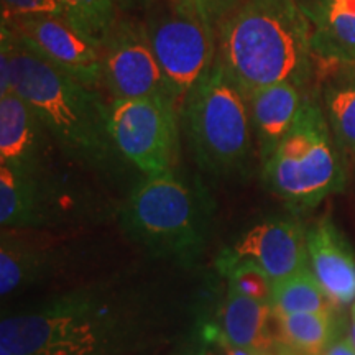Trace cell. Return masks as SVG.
<instances>
[{"instance_id": "2e32d148", "label": "cell", "mask_w": 355, "mask_h": 355, "mask_svg": "<svg viewBox=\"0 0 355 355\" xmlns=\"http://www.w3.org/2000/svg\"><path fill=\"white\" fill-rule=\"evenodd\" d=\"M301 7L311 24L314 60L355 64V0H313Z\"/></svg>"}, {"instance_id": "d4e9b609", "label": "cell", "mask_w": 355, "mask_h": 355, "mask_svg": "<svg viewBox=\"0 0 355 355\" xmlns=\"http://www.w3.org/2000/svg\"><path fill=\"white\" fill-rule=\"evenodd\" d=\"M216 30L239 0H183Z\"/></svg>"}, {"instance_id": "3957f363", "label": "cell", "mask_w": 355, "mask_h": 355, "mask_svg": "<svg viewBox=\"0 0 355 355\" xmlns=\"http://www.w3.org/2000/svg\"><path fill=\"white\" fill-rule=\"evenodd\" d=\"M216 60L243 97L278 83L308 81L311 24L296 0H239L217 26Z\"/></svg>"}, {"instance_id": "277c9868", "label": "cell", "mask_w": 355, "mask_h": 355, "mask_svg": "<svg viewBox=\"0 0 355 355\" xmlns=\"http://www.w3.org/2000/svg\"><path fill=\"white\" fill-rule=\"evenodd\" d=\"M212 214L207 189L170 170L144 176L119 209V224L150 255L191 266L209 239Z\"/></svg>"}, {"instance_id": "4fadbf2b", "label": "cell", "mask_w": 355, "mask_h": 355, "mask_svg": "<svg viewBox=\"0 0 355 355\" xmlns=\"http://www.w3.org/2000/svg\"><path fill=\"white\" fill-rule=\"evenodd\" d=\"M51 144L28 102L15 92L0 96V165L24 173L48 171Z\"/></svg>"}, {"instance_id": "5bb4252c", "label": "cell", "mask_w": 355, "mask_h": 355, "mask_svg": "<svg viewBox=\"0 0 355 355\" xmlns=\"http://www.w3.org/2000/svg\"><path fill=\"white\" fill-rule=\"evenodd\" d=\"M308 265L337 306L355 301V254L329 216L306 230Z\"/></svg>"}, {"instance_id": "83f0119b", "label": "cell", "mask_w": 355, "mask_h": 355, "mask_svg": "<svg viewBox=\"0 0 355 355\" xmlns=\"http://www.w3.org/2000/svg\"><path fill=\"white\" fill-rule=\"evenodd\" d=\"M321 355H355V344L350 339V336L337 337Z\"/></svg>"}, {"instance_id": "7402d4cb", "label": "cell", "mask_w": 355, "mask_h": 355, "mask_svg": "<svg viewBox=\"0 0 355 355\" xmlns=\"http://www.w3.org/2000/svg\"><path fill=\"white\" fill-rule=\"evenodd\" d=\"M63 17L76 32L102 51L117 25L119 8L115 0H56Z\"/></svg>"}, {"instance_id": "6da1fadb", "label": "cell", "mask_w": 355, "mask_h": 355, "mask_svg": "<svg viewBox=\"0 0 355 355\" xmlns=\"http://www.w3.org/2000/svg\"><path fill=\"white\" fill-rule=\"evenodd\" d=\"M152 311L114 285L74 290L0 321V355H122L140 347Z\"/></svg>"}, {"instance_id": "30bf717a", "label": "cell", "mask_w": 355, "mask_h": 355, "mask_svg": "<svg viewBox=\"0 0 355 355\" xmlns=\"http://www.w3.org/2000/svg\"><path fill=\"white\" fill-rule=\"evenodd\" d=\"M102 86L114 101L170 94L144 24L119 19L102 48Z\"/></svg>"}, {"instance_id": "4316f807", "label": "cell", "mask_w": 355, "mask_h": 355, "mask_svg": "<svg viewBox=\"0 0 355 355\" xmlns=\"http://www.w3.org/2000/svg\"><path fill=\"white\" fill-rule=\"evenodd\" d=\"M211 343V337H207L206 332H204L202 336L191 337V340H188L184 345H181V347L171 355H207Z\"/></svg>"}, {"instance_id": "cb8c5ba5", "label": "cell", "mask_w": 355, "mask_h": 355, "mask_svg": "<svg viewBox=\"0 0 355 355\" xmlns=\"http://www.w3.org/2000/svg\"><path fill=\"white\" fill-rule=\"evenodd\" d=\"M0 6H2V21L37 15H50L64 20L63 10L56 0H0Z\"/></svg>"}, {"instance_id": "9a60e30c", "label": "cell", "mask_w": 355, "mask_h": 355, "mask_svg": "<svg viewBox=\"0 0 355 355\" xmlns=\"http://www.w3.org/2000/svg\"><path fill=\"white\" fill-rule=\"evenodd\" d=\"M63 248L21 237L20 230L2 229L0 242V295L38 285L63 265Z\"/></svg>"}, {"instance_id": "5b68a950", "label": "cell", "mask_w": 355, "mask_h": 355, "mask_svg": "<svg viewBox=\"0 0 355 355\" xmlns=\"http://www.w3.org/2000/svg\"><path fill=\"white\" fill-rule=\"evenodd\" d=\"M180 114L202 171L227 180L247 175L254 155L250 112L219 61L188 92Z\"/></svg>"}, {"instance_id": "8992f818", "label": "cell", "mask_w": 355, "mask_h": 355, "mask_svg": "<svg viewBox=\"0 0 355 355\" xmlns=\"http://www.w3.org/2000/svg\"><path fill=\"white\" fill-rule=\"evenodd\" d=\"M337 150L322 107L313 97H304L295 123L261 162L263 183L288 206L313 209L344 188Z\"/></svg>"}, {"instance_id": "e0dca14e", "label": "cell", "mask_w": 355, "mask_h": 355, "mask_svg": "<svg viewBox=\"0 0 355 355\" xmlns=\"http://www.w3.org/2000/svg\"><path fill=\"white\" fill-rule=\"evenodd\" d=\"M245 101L260 158L265 162L298 117L304 101L301 86L290 81L272 84L250 92Z\"/></svg>"}, {"instance_id": "f546056e", "label": "cell", "mask_w": 355, "mask_h": 355, "mask_svg": "<svg viewBox=\"0 0 355 355\" xmlns=\"http://www.w3.org/2000/svg\"><path fill=\"white\" fill-rule=\"evenodd\" d=\"M350 339L354 340V344H355V319H352V326H350Z\"/></svg>"}, {"instance_id": "484cf974", "label": "cell", "mask_w": 355, "mask_h": 355, "mask_svg": "<svg viewBox=\"0 0 355 355\" xmlns=\"http://www.w3.org/2000/svg\"><path fill=\"white\" fill-rule=\"evenodd\" d=\"M214 343L219 345L222 355H273L272 350H259V349H247V347H239L230 343V340L222 334L220 329L214 331V336L211 337Z\"/></svg>"}, {"instance_id": "d6986e66", "label": "cell", "mask_w": 355, "mask_h": 355, "mask_svg": "<svg viewBox=\"0 0 355 355\" xmlns=\"http://www.w3.org/2000/svg\"><path fill=\"white\" fill-rule=\"evenodd\" d=\"M332 76L324 86V114L345 157H355V64H327Z\"/></svg>"}, {"instance_id": "7a4b0ae2", "label": "cell", "mask_w": 355, "mask_h": 355, "mask_svg": "<svg viewBox=\"0 0 355 355\" xmlns=\"http://www.w3.org/2000/svg\"><path fill=\"white\" fill-rule=\"evenodd\" d=\"M0 50L10 60V92L30 104L58 148L97 175H115L125 159L109 130V110L96 89L44 63L0 28Z\"/></svg>"}, {"instance_id": "603a6c76", "label": "cell", "mask_w": 355, "mask_h": 355, "mask_svg": "<svg viewBox=\"0 0 355 355\" xmlns=\"http://www.w3.org/2000/svg\"><path fill=\"white\" fill-rule=\"evenodd\" d=\"M217 268L227 279V285L234 286L242 295L261 301V303L272 304L275 282L255 261L234 259L230 255L220 254L217 260Z\"/></svg>"}, {"instance_id": "ffe728a7", "label": "cell", "mask_w": 355, "mask_h": 355, "mask_svg": "<svg viewBox=\"0 0 355 355\" xmlns=\"http://www.w3.org/2000/svg\"><path fill=\"white\" fill-rule=\"evenodd\" d=\"M275 324L279 343L296 355H321L339 331L337 313H275Z\"/></svg>"}, {"instance_id": "ba28073f", "label": "cell", "mask_w": 355, "mask_h": 355, "mask_svg": "<svg viewBox=\"0 0 355 355\" xmlns=\"http://www.w3.org/2000/svg\"><path fill=\"white\" fill-rule=\"evenodd\" d=\"M180 107L170 94L112 101L109 130L119 153L144 176L175 170L180 158Z\"/></svg>"}, {"instance_id": "52a82bcc", "label": "cell", "mask_w": 355, "mask_h": 355, "mask_svg": "<svg viewBox=\"0 0 355 355\" xmlns=\"http://www.w3.org/2000/svg\"><path fill=\"white\" fill-rule=\"evenodd\" d=\"M146 10V35L181 112L188 92L216 63L217 33L183 0H153Z\"/></svg>"}, {"instance_id": "4dcf8cb0", "label": "cell", "mask_w": 355, "mask_h": 355, "mask_svg": "<svg viewBox=\"0 0 355 355\" xmlns=\"http://www.w3.org/2000/svg\"><path fill=\"white\" fill-rule=\"evenodd\" d=\"M350 318L355 319V301L352 303V308H350Z\"/></svg>"}, {"instance_id": "44dd1931", "label": "cell", "mask_w": 355, "mask_h": 355, "mask_svg": "<svg viewBox=\"0 0 355 355\" xmlns=\"http://www.w3.org/2000/svg\"><path fill=\"white\" fill-rule=\"evenodd\" d=\"M272 308L275 313H337V306L309 266L273 283Z\"/></svg>"}, {"instance_id": "ac0fdd59", "label": "cell", "mask_w": 355, "mask_h": 355, "mask_svg": "<svg viewBox=\"0 0 355 355\" xmlns=\"http://www.w3.org/2000/svg\"><path fill=\"white\" fill-rule=\"evenodd\" d=\"M273 321L272 304L248 298L227 285L220 332L230 343L239 347L272 350L275 337L270 331V324Z\"/></svg>"}, {"instance_id": "8fae6325", "label": "cell", "mask_w": 355, "mask_h": 355, "mask_svg": "<svg viewBox=\"0 0 355 355\" xmlns=\"http://www.w3.org/2000/svg\"><path fill=\"white\" fill-rule=\"evenodd\" d=\"M25 50L84 86H102V51L58 17H20L2 21Z\"/></svg>"}, {"instance_id": "7c38bea8", "label": "cell", "mask_w": 355, "mask_h": 355, "mask_svg": "<svg viewBox=\"0 0 355 355\" xmlns=\"http://www.w3.org/2000/svg\"><path fill=\"white\" fill-rule=\"evenodd\" d=\"M306 230L295 217H268L247 229L222 254L255 261L277 282L309 266Z\"/></svg>"}, {"instance_id": "9c48e42d", "label": "cell", "mask_w": 355, "mask_h": 355, "mask_svg": "<svg viewBox=\"0 0 355 355\" xmlns=\"http://www.w3.org/2000/svg\"><path fill=\"white\" fill-rule=\"evenodd\" d=\"M81 198L53 173H24L0 165L2 229L38 230L73 220Z\"/></svg>"}, {"instance_id": "f1b7e54d", "label": "cell", "mask_w": 355, "mask_h": 355, "mask_svg": "<svg viewBox=\"0 0 355 355\" xmlns=\"http://www.w3.org/2000/svg\"><path fill=\"white\" fill-rule=\"evenodd\" d=\"M121 10H130V8H148L153 0H115Z\"/></svg>"}]
</instances>
